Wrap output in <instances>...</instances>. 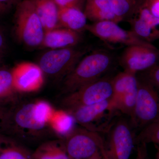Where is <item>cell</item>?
Returning a JSON list of instances; mask_svg holds the SVG:
<instances>
[{"mask_svg":"<svg viewBox=\"0 0 159 159\" xmlns=\"http://www.w3.org/2000/svg\"><path fill=\"white\" fill-rule=\"evenodd\" d=\"M55 111L49 102L43 101L12 104L0 125V133L16 140L37 139L48 129Z\"/></svg>","mask_w":159,"mask_h":159,"instance_id":"obj_1","label":"cell"},{"mask_svg":"<svg viewBox=\"0 0 159 159\" xmlns=\"http://www.w3.org/2000/svg\"><path fill=\"white\" fill-rule=\"evenodd\" d=\"M112 61V56L104 50L94 51L84 57L61 80V93H71L103 77Z\"/></svg>","mask_w":159,"mask_h":159,"instance_id":"obj_2","label":"cell"},{"mask_svg":"<svg viewBox=\"0 0 159 159\" xmlns=\"http://www.w3.org/2000/svg\"><path fill=\"white\" fill-rule=\"evenodd\" d=\"M16 33L18 38L30 47L41 46L45 31L31 0L18 4L15 14Z\"/></svg>","mask_w":159,"mask_h":159,"instance_id":"obj_3","label":"cell"},{"mask_svg":"<svg viewBox=\"0 0 159 159\" xmlns=\"http://www.w3.org/2000/svg\"><path fill=\"white\" fill-rule=\"evenodd\" d=\"M137 77L138 94L131 123L142 129L159 119V91L141 75Z\"/></svg>","mask_w":159,"mask_h":159,"instance_id":"obj_4","label":"cell"},{"mask_svg":"<svg viewBox=\"0 0 159 159\" xmlns=\"http://www.w3.org/2000/svg\"><path fill=\"white\" fill-rule=\"evenodd\" d=\"M86 52L84 49L74 47L52 49L43 54L38 65L44 74L61 81L84 57Z\"/></svg>","mask_w":159,"mask_h":159,"instance_id":"obj_5","label":"cell"},{"mask_svg":"<svg viewBox=\"0 0 159 159\" xmlns=\"http://www.w3.org/2000/svg\"><path fill=\"white\" fill-rule=\"evenodd\" d=\"M112 79L103 77L75 92L65 95L61 100V105L65 110L69 111L111 99L113 95Z\"/></svg>","mask_w":159,"mask_h":159,"instance_id":"obj_6","label":"cell"},{"mask_svg":"<svg viewBox=\"0 0 159 159\" xmlns=\"http://www.w3.org/2000/svg\"><path fill=\"white\" fill-rule=\"evenodd\" d=\"M64 140L70 159H89L106 148L104 142L96 131L75 128Z\"/></svg>","mask_w":159,"mask_h":159,"instance_id":"obj_7","label":"cell"},{"mask_svg":"<svg viewBox=\"0 0 159 159\" xmlns=\"http://www.w3.org/2000/svg\"><path fill=\"white\" fill-rule=\"evenodd\" d=\"M123 71L137 74L159 63V49L152 43L128 46L119 60Z\"/></svg>","mask_w":159,"mask_h":159,"instance_id":"obj_8","label":"cell"},{"mask_svg":"<svg viewBox=\"0 0 159 159\" xmlns=\"http://www.w3.org/2000/svg\"><path fill=\"white\" fill-rule=\"evenodd\" d=\"M118 24L111 21H103L87 25L85 30L101 40L109 43L120 44L128 46L148 45L132 31L124 30Z\"/></svg>","mask_w":159,"mask_h":159,"instance_id":"obj_9","label":"cell"},{"mask_svg":"<svg viewBox=\"0 0 159 159\" xmlns=\"http://www.w3.org/2000/svg\"><path fill=\"white\" fill-rule=\"evenodd\" d=\"M131 125L132 123L122 118L111 127L107 149L111 159H129L135 143Z\"/></svg>","mask_w":159,"mask_h":159,"instance_id":"obj_10","label":"cell"},{"mask_svg":"<svg viewBox=\"0 0 159 159\" xmlns=\"http://www.w3.org/2000/svg\"><path fill=\"white\" fill-rule=\"evenodd\" d=\"M11 71L15 89L17 93L36 92L42 87L44 81V73L38 65L20 62Z\"/></svg>","mask_w":159,"mask_h":159,"instance_id":"obj_11","label":"cell"},{"mask_svg":"<svg viewBox=\"0 0 159 159\" xmlns=\"http://www.w3.org/2000/svg\"><path fill=\"white\" fill-rule=\"evenodd\" d=\"M131 30L137 36L147 42L159 39V19L152 14L142 0L136 11L129 20Z\"/></svg>","mask_w":159,"mask_h":159,"instance_id":"obj_12","label":"cell"},{"mask_svg":"<svg viewBox=\"0 0 159 159\" xmlns=\"http://www.w3.org/2000/svg\"><path fill=\"white\" fill-rule=\"evenodd\" d=\"M113 110L111 99L92 105L80 107L67 111L75 122L84 128L93 130L92 125L104 116L108 111Z\"/></svg>","mask_w":159,"mask_h":159,"instance_id":"obj_13","label":"cell"},{"mask_svg":"<svg viewBox=\"0 0 159 159\" xmlns=\"http://www.w3.org/2000/svg\"><path fill=\"white\" fill-rule=\"evenodd\" d=\"M82 40L81 32L59 28L45 32L41 46L52 49L73 48Z\"/></svg>","mask_w":159,"mask_h":159,"instance_id":"obj_14","label":"cell"},{"mask_svg":"<svg viewBox=\"0 0 159 159\" xmlns=\"http://www.w3.org/2000/svg\"><path fill=\"white\" fill-rule=\"evenodd\" d=\"M84 14L87 19L93 23L103 21L120 22L115 15L108 0H87Z\"/></svg>","mask_w":159,"mask_h":159,"instance_id":"obj_15","label":"cell"},{"mask_svg":"<svg viewBox=\"0 0 159 159\" xmlns=\"http://www.w3.org/2000/svg\"><path fill=\"white\" fill-rule=\"evenodd\" d=\"M45 32L60 28L58 7L54 0H31ZM61 28V27H60Z\"/></svg>","mask_w":159,"mask_h":159,"instance_id":"obj_16","label":"cell"},{"mask_svg":"<svg viewBox=\"0 0 159 159\" xmlns=\"http://www.w3.org/2000/svg\"><path fill=\"white\" fill-rule=\"evenodd\" d=\"M87 19L82 10L76 8H58V24L61 28L81 32L85 30Z\"/></svg>","mask_w":159,"mask_h":159,"instance_id":"obj_17","label":"cell"},{"mask_svg":"<svg viewBox=\"0 0 159 159\" xmlns=\"http://www.w3.org/2000/svg\"><path fill=\"white\" fill-rule=\"evenodd\" d=\"M31 154L17 140L0 133V159H32Z\"/></svg>","mask_w":159,"mask_h":159,"instance_id":"obj_18","label":"cell"},{"mask_svg":"<svg viewBox=\"0 0 159 159\" xmlns=\"http://www.w3.org/2000/svg\"><path fill=\"white\" fill-rule=\"evenodd\" d=\"M32 159H70L62 139L43 143L31 154Z\"/></svg>","mask_w":159,"mask_h":159,"instance_id":"obj_19","label":"cell"},{"mask_svg":"<svg viewBox=\"0 0 159 159\" xmlns=\"http://www.w3.org/2000/svg\"><path fill=\"white\" fill-rule=\"evenodd\" d=\"M75 122L74 118L67 111L55 110L50 119L49 125L51 130L60 139L64 140L75 129Z\"/></svg>","mask_w":159,"mask_h":159,"instance_id":"obj_20","label":"cell"},{"mask_svg":"<svg viewBox=\"0 0 159 159\" xmlns=\"http://www.w3.org/2000/svg\"><path fill=\"white\" fill-rule=\"evenodd\" d=\"M17 93L15 89L11 70L0 68V103L16 102Z\"/></svg>","mask_w":159,"mask_h":159,"instance_id":"obj_21","label":"cell"},{"mask_svg":"<svg viewBox=\"0 0 159 159\" xmlns=\"http://www.w3.org/2000/svg\"><path fill=\"white\" fill-rule=\"evenodd\" d=\"M138 91V83L126 91L112 104L113 110H119L128 116L131 122L134 118Z\"/></svg>","mask_w":159,"mask_h":159,"instance_id":"obj_22","label":"cell"},{"mask_svg":"<svg viewBox=\"0 0 159 159\" xmlns=\"http://www.w3.org/2000/svg\"><path fill=\"white\" fill-rule=\"evenodd\" d=\"M115 15L119 21L130 19L142 0H108Z\"/></svg>","mask_w":159,"mask_h":159,"instance_id":"obj_23","label":"cell"},{"mask_svg":"<svg viewBox=\"0 0 159 159\" xmlns=\"http://www.w3.org/2000/svg\"><path fill=\"white\" fill-rule=\"evenodd\" d=\"M137 144L153 143L159 146V119L141 129L135 138Z\"/></svg>","mask_w":159,"mask_h":159,"instance_id":"obj_24","label":"cell"},{"mask_svg":"<svg viewBox=\"0 0 159 159\" xmlns=\"http://www.w3.org/2000/svg\"><path fill=\"white\" fill-rule=\"evenodd\" d=\"M140 73V75L147 80L159 91V63L151 68Z\"/></svg>","mask_w":159,"mask_h":159,"instance_id":"obj_25","label":"cell"},{"mask_svg":"<svg viewBox=\"0 0 159 159\" xmlns=\"http://www.w3.org/2000/svg\"><path fill=\"white\" fill-rule=\"evenodd\" d=\"M58 8H76L83 10L84 0H54Z\"/></svg>","mask_w":159,"mask_h":159,"instance_id":"obj_26","label":"cell"},{"mask_svg":"<svg viewBox=\"0 0 159 159\" xmlns=\"http://www.w3.org/2000/svg\"><path fill=\"white\" fill-rule=\"evenodd\" d=\"M145 5L155 17L159 19V0H144Z\"/></svg>","mask_w":159,"mask_h":159,"instance_id":"obj_27","label":"cell"},{"mask_svg":"<svg viewBox=\"0 0 159 159\" xmlns=\"http://www.w3.org/2000/svg\"><path fill=\"white\" fill-rule=\"evenodd\" d=\"M139 147L138 149V153L135 159H145L147 157L146 152V144H139Z\"/></svg>","mask_w":159,"mask_h":159,"instance_id":"obj_28","label":"cell"},{"mask_svg":"<svg viewBox=\"0 0 159 159\" xmlns=\"http://www.w3.org/2000/svg\"><path fill=\"white\" fill-rule=\"evenodd\" d=\"M7 104L0 103V125L6 117L10 107L7 106Z\"/></svg>","mask_w":159,"mask_h":159,"instance_id":"obj_29","label":"cell"},{"mask_svg":"<svg viewBox=\"0 0 159 159\" xmlns=\"http://www.w3.org/2000/svg\"><path fill=\"white\" fill-rule=\"evenodd\" d=\"M101 153L102 155V159H111L109 155L108 151L106 148L101 150Z\"/></svg>","mask_w":159,"mask_h":159,"instance_id":"obj_30","label":"cell"},{"mask_svg":"<svg viewBox=\"0 0 159 159\" xmlns=\"http://www.w3.org/2000/svg\"><path fill=\"white\" fill-rule=\"evenodd\" d=\"M4 39L2 35L0 33V52L3 50L4 47Z\"/></svg>","mask_w":159,"mask_h":159,"instance_id":"obj_31","label":"cell"},{"mask_svg":"<svg viewBox=\"0 0 159 159\" xmlns=\"http://www.w3.org/2000/svg\"><path fill=\"white\" fill-rule=\"evenodd\" d=\"M89 159H102V155L101 152H98L97 153L95 154L94 156L91 157Z\"/></svg>","mask_w":159,"mask_h":159,"instance_id":"obj_32","label":"cell"},{"mask_svg":"<svg viewBox=\"0 0 159 159\" xmlns=\"http://www.w3.org/2000/svg\"><path fill=\"white\" fill-rule=\"evenodd\" d=\"M12 2L11 0H0V3H5Z\"/></svg>","mask_w":159,"mask_h":159,"instance_id":"obj_33","label":"cell"},{"mask_svg":"<svg viewBox=\"0 0 159 159\" xmlns=\"http://www.w3.org/2000/svg\"><path fill=\"white\" fill-rule=\"evenodd\" d=\"M157 159H159V146H158L157 151V156H156Z\"/></svg>","mask_w":159,"mask_h":159,"instance_id":"obj_34","label":"cell"},{"mask_svg":"<svg viewBox=\"0 0 159 159\" xmlns=\"http://www.w3.org/2000/svg\"><path fill=\"white\" fill-rule=\"evenodd\" d=\"M12 2H17L20 1V0H11Z\"/></svg>","mask_w":159,"mask_h":159,"instance_id":"obj_35","label":"cell"},{"mask_svg":"<svg viewBox=\"0 0 159 159\" xmlns=\"http://www.w3.org/2000/svg\"><path fill=\"white\" fill-rule=\"evenodd\" d=\"M145 159H148V158H147V157H146L145 158Z\"/></svg>","mask_w":159,"mask_h":159,"instance_id":"obj_36","label":"cell"}]
</instances>
